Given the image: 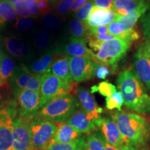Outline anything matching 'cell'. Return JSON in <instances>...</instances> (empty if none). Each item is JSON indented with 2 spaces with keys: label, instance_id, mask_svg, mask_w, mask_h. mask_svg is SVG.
I'll return each mask as SVG.
<instances>
[{
  "label": "cell",
  "instance_id": "39",
  "mask_svg": "<svg viewBox=\"0 0 150 150\" xmlns=\"http://www.w3.org/2000/svg\"><path fill=\"white\" fill-rule=\"evenodd\" d=\"M141 22L144 35L148 40H150V11L145 16L142 17Z\"/></svg>",
  "mask_w": 150,
  "mask_h": 150
},
{
  "label": "cell",
  "instance_id": "21",
  "mask_svg": "<svg viewBox=\"0 0 150 150\" xmlns=\"http://www.w3.org/2000/svg\"><path fill=\"white\" fill-rule=\"evenodd\" d=\"M49 72L67 83L74 82L72 79L69 65L68 56L61 54L52 63Z\"/></svg>",
  "mask_w": 150,
  "mask_h": 150
},
{
  "label": "cell",
  "instance_id": "5",
  "mask_svg": "<svg viewBox=\"0 0 150 150\" xmlns=\"http://www.w3.org/2000/svg\"><path fill=\"white\" fill-rule=\"evenodd\" d=\"M17 117L15 97L0 99V150H13L14 121Z\"/></svg>",
  "mask_w": 150,
  "mask_h": 150
},
{
  "label": "cell",
  "instance_id": "46",
  "mask_svg": "<svg viewBox=\"0 0 150 150\" xmlns=\"http://www.w3.org/2000/svg\"><path fill=\"white\" fill-rule=\"evenodd\" d=\"M127 147L123 148V149H122V148L115 147H114V146L109 145V144H108L107 142H106V141H105V150H125Z\"/></svg>",
  "mask_w": 150,
  "mask_h": 150
},
{
  "label": "cell",
  "instance_id": "6",
  "mask_svg": "<svg viewBox=\"0 0 150 150\" xmlns=\"http://www.w3.org/2000/svg\"><path fill=\"white\" fill-rule=\"evenodd\" d=\"M76 82L67 83L57 77L52 72H47L42 75L40 87V108H42L49 102L65 95L74 96L77 91Z\"/></svg>",
  "mask_w": 150,
  "mask_h": 150
},
{
  "label": "cell",
  "instance_id": "33",
  "mask_svg": "<svg viewBox=\"0 0 150 150\" xmlns=\"http://www.w3.org/2000/svg\"><path fill=\"white\" fill-rule=\"evenodd\" d=\"M51 35L47 30L41 29L35 35L34 44L35 46L38 49H45L50 44Z\"/></svg>",
  "mask_w": 150,
  "mask_h": 150
},
{
  "label": "cell",
  "instance_id": "49",
  "mask_svg": "<svg viewBox=\"0 0 150 150\" xmlns=\"http://www.w3.org/2000/svg\"><path fill=\"white\" fill-rule=\"evenodd\" d=\"M49 1H50V4L52 6H54V5H56V4H58L59 0H49Z\"/></svg>",
  "mask_w": 150,
  "mask_h": 150
},
{
  "label": "cell",
  "instance_id": "19",
  "mask_svg": "<svg viewBox=\"0 0 150 150\" xmlns=\"http://www.w3.org/2000/svg\"><path fill=\"white\" fill-rule=\"evenodd\" d=\"M142 8H149L145 0H113L111 7L118 16H127Z\"/></svg>",
  "mask_w": 150,
  "mask_h": 150
},
{
  "label": "cell",
  "instance_id": "30",
  "mask_svg": "<svg viewBox=\"0 0 150 150\" xmlns=\"http://www.w3.org/2000/svg\"><path fill=\"white\" fill-rule=\"evenodd\" d=\"M98 92L106 97H110L117 92L116 87L112 83H109L108 81L100 82L97 86H93L91 88V93H96Z\"/></svg>",
  "mask_w": 150,
  "mask_h": 150
},
{
  "label": "cell",
  "instance_id": "38",
  "mask_svg": "<svg viewBox=\"0 0 150 150\" xmlns=\"http://www.w3.org/2000/svg\"><path fill=\"white\" fill-rule=\"evenodd\" d=\"M24 4L31 17L36 18L37 16H40V14L38 6L37 0H24Z\"/></svg>",
  "mask_w": 150,
  "mask_h": 150
},
{
  "label": "cell",
  "instance_id": "42",
  "mask_svg": "<svg viewBox=\"0 0 150 150\" xmlns=\"http://www.w3.org/2000/svg\"><path fill=\"white\" fill-rule=\"evenodd\" d=\"M108 26H100L97 27H90V35L106 34L108 33ZM88 36V37H89Z\"/></svg>",
  "mask_w": 150,
  "mask_h": 150
},
{
  "label": "cell",
  "instance_id": "45",
  "mask_svg": "<svg viewBox=\"0 0 150 150\" xmlns=\"http://www.w3.org/2000/svg\"><path fill=\"white\" fill-rule=\"evenodd\" d=\"M88 1L89 0H75L70 11L72 12H76L81 6H82L84 4H86Z\"/></svg>",
  "mask_w": 150,
  "mask_h": 150
},
{
  "label": "cell",
  "instance_id": "14",
  "mask_svg": "<svg viewBox=\"0 0 150 150\" xmlns=\"http://www.w3.org/2000/svg\"><path fill=\"white\" fill-rule=\"evenodd\" d=\"M59 50L62 54L68 57L85 56L95 61V54L91 49L88 48L86 41L83 39L69 38Z\"/></svg>",
  "mask_w": 150,
  "mask_h": 150
},
{
  "label": "cell",
  "instance_id": "22",
  "mask_svg": "<svg viewBox=\"0 0 150 150\" xmlns=\"http://www.w3.org/2000/svg\"><path fill=\"white\" fill-rule=\"evenodd\" d=\"M0 42L3 47L11 56L22 59L27 55V49L26 46L16 37L1 36Z\"/></svg>",
  "mask_w": 150,
  "mask_h": 150
},
{
  "label": "cell",
  "instance_id": "29",
  "mask_svg": "<svg viewBox=\"0 0 150 150\" xmlns=\"http://www.w3.org/2000/svg\"><path fill=\"white\" fill-rule=\"evenodd\" d=\"M86 147V136H84L74 142L69 144H61L52 142L45 150H84Z\"/></svg>",
  "mask_w": 150,
  "mask_h": 150
},
{
  "label": "cell",
  "instance_id": "25",
  "mask_svg": "<svg viewBox=\"0 0 150 150\" xmlns=\"http://www.w3.org/2000/svg\"><path fill=\"white\" fill-rule=\"evenodd\" d=\"M18 19L14 6L8 0L0 1V29H2L8 22H13Z\"/></svg>",
  "mask_w": 150,
  "mask_h": 150
},
{
  "label": "cell",
  "instance_id": "44",
  "mask_svg": "<svg viewBox=\"0 0 150 150\" xmlns=\"http://www.w3.org/2000/svg\"><path fill=\"white\" fill-rule=\"evenodd\" d=\"M138 51H139L140 53L150 60V40H147L143 43L138 49Z\"/></svg>",
  "mask_w": 150,
  "mask_h": 150
},
{
  "label": "cell",
  "instance_id": "3",
  "mask_svg": "<svg viewBox=\"0 0 150 150\" xmlns=\"http://www.w3.org/2000/svg\"><path fill=\"white\" fill-rule=\"evenodd\" d=\"M88 42L95 54V61L112 67L126 56L131 46V42L118 38L107 41L91 38Z\"/></svg>",
  "mask_w": 150,
  "mask_h": 150
},
{
  "label": "cell",
  "instance_id": "31",
  "mask_svg": "<svg viewBox=\"0 0 150 150\" xmlns=\"http://www.w3.org/2000/svg\"><path fill=\"white\" fill-rule=\"evenodd\" d=\"M123 104V97L120 91H117L110 97L106 98V106L108 110L117 109L118 111H121Z\"/></svg>",
  "mask_w": 150,
  "mask_h": 150
},
{
  "label": "cell",
  "instance_id": "4",
  "mask_svg": "<svg viewBox=\"0 0 150 150\" xmlns=\"http://www.w3.org/2000/svg\"><path fill=\"white\" fill-rule=\"evenodd\" d=\"M80 108L78 99L71 95H65L49 102L40 108L38 114L47 120L55 123L66 122L69 117Z\"/></svg>",
  "mask_w": 150,
  "mask_h": 150
},
{
  "label": "cell",
  "instance_id": "27",
  "mask_svg": "<svg viewBox=\"0 0 150 150\" xmlns=\"http://www.w3.org/2000/svg\"><path fill=\"white\" fill-rule=\"evenodd\" d=\"M148 8H142L131 13L127 16H118L115 18V21L121 23L127 30L133 29L135 27L137 21L145 12Z\"/></svg>",
  "mask_w": 150,
  "mask_h": 150
},
{
  "label": "cell",
  "instance_id": "48",
  "mask_svg": "<svg viewBox=\"0 0 150 150\" xmlns=\"http://www.w3.org/2000/svg\"><path fill=\"white\" fill-rule=\"evenodd\" d=\"M4 54V47L2 45H1V43L0 42V61H1V58H2Z\"/></svg>",
  "mask_w": 150,
  "mask_h": 150
},
{
  "label": "cell",
  "instance_id": "11",
  "mask_svg": "<svg viewBox=\"0 0 150 150\" xmlns=\"http://www.w3.org/2000/svg\"><path fill=\"white\" fill-rule=\"evenodd\" d=\"M72 79L76 83L86 81L94 77L95 61L85 56L68 57Z\"/></svg>",
  "mask_w": 150,
  "mask_h": 150
},
{
  "label": "cell",
  "instance_id": "53",
  "mask_svg": "<svg viewBox=\"0 0 150 150\" xmlns=\"http://www.w3.org/2000/svg\"><path fill=\"white\" fill-rule=\"evenodd\" d=\"M0 1H2V0H0Z\"/></svg>",
  "mask_w": 150,
  "mask_h": 150
},
{
  "label": "cell",
  "instance_id": "13",
  "mask_svg": "<svg viewBox=\"0 0 150 150\" xmlns=\"http://www.w3.org/2000/svg\"><path fill=\"white\" fill-rule=\"evenodd\" d=\"M80 107L91 117L93 120L96 122L97 126L98 127L99 121L102 116L101 114L103 112L102 108L99 107L94 97L90 93L88 90L85 88L81 87L77 89L76 93Z\"/></svg>",
  "mask_w": 150,
  "mask_h": 150
},
{
  "label": "cell",
  "instance_id": "32",
  "mask_svg": "<svg viewBox=\"0 0 150 150\" xmlns=\"http://www.w3.org/2000/svg\"><path fill=\"white\" fill-rule=\"evenodd\" d=\"M94 6L95 5H94L93 0H89L88 1L84 4L82 6H81L76 12H74L73 16L80 21L86 22L91 14Z\"/></svg>",
  "mask_w": 150,
  "mask_h": 150
},
{
  "label": "cell",
  "instance_id": "35",
  "mask_svg": "<svg viewBox=\"0 0 150 150\" xmlns=\"http://www.w3.org/2000/svg\"><path fill=\"white\" fill-rule=\"evenodd\" d=\"M93 74L94 76H96L100 79H105L111 74V72L106 65L95 61L94 65Z\"/></svg>",
  "mask_w": 150,
  "mask_h": 150
},
{
  "label": "cell",
  "instance_id": "20",
  "mask_svg": "<svg viewBox=\"0 0 150 150\" xmlns=\"http://www.w3.org/2000/svg\"><path fill=\"white\" fill-rule=\"evenodd\" d=\"M84 136L67 123H61L58 126L53 142L56 143L69 144L79 140Z\"/></svg>",
  "mask_w": 150,
  "mask_h": 150
},
{
  "label": "cell",
  "instance_id": "24",
  "mask_svg": "<svg viewBox=\"0 0 150 150\" xmlns=\"http://www.w3.org/2000/svg\"><path fill=\"white\" fill-rule=\"evenodd\" d=\"M16 68V65L13 60L7 54H4L0 61V87L10 83Z\"/></svg>",
  "mask_w": 150,
  "mask_h": 150
},
{
  "label": "cell",
  "instance_id": "2",
  "mask_svg": "<svg viewBox=\"0 0 150 150\" xmlns=\"http://www.w3.org/2000/svg\"><path fill=\"white\" fill-rule=\"evenodd\" d=\"M117 83L127 108L140 113H150V96L133 72L126 70L120 74Z\"/></svg>",
  "mask_w": 150,
  "mask_h": 150
},
{
  "label": "cell",
  "instance_id": "47",
  "mask_svg": "<svg viewBox=\"0 0 150 150\" xmlns=\"http://www.w3.org/2000/svg\"><path fill=\"white\" fill-rule=\"evenodd\" d=\"M8 1L13 6H16L24 2V0H8Z\"/></svg>",
  "mask_w": 150,
  "mask_h": 150
},
{
  "label": "cell",
  "instance_id": "15",
  "mask_svg": "<svg viewBox=\"0 0 150 150\" xmlns=\"http://www.w3.org/2000/svg\"><path fill=\"white\" fill-rule=\"evenodd\" d=\"M132 72L150 93V60L138 51L132 63Z\"/></svg>",
  "mask_w": 150,
  "mask_h": 150
},
{
  "label": "cell",
  "instance_id": "8",
  "mask_svg": "<svg viewBox=\"0 0 150 150\" xmlns=\"http://www.w3.org/2000/svg\"><path fill=\"white\" fill-rule=\"evenodd\" d=\"M42 75L33 74L24 65L16 67L10 80L11 88L14 93L24 89L40 92Z\"/></svg>",
  "mask_w": 150,
  "mask_h": 150
},
{
  "label": "cell",
  "instance_id": "7",
  "mask_svg": "<svg viewBox=\"0 0 150 150\" xmlns=\"http://www.w3.org/2000/svg\"><path fill=\"white\" fill-rule=\"evenodd\" d=\"M57 129V125L44 119L38 113L32 116L30 120L31 150L47 149L53 142Z\"/></svg>",
  "mask_w": 150,
  "mask_h": 150
},
{
  "label": "cell",
  "instance_id": "1",
  "mask_svg": "<svg viewBox=\"0 0 150 150\" xmlns=\"http://www.w3.org/2000/svg\"><path fill=\"white\" fill-rule=\"evenodd\" d=\"M112 118L127 147L140 149L146 145L149 140L150 126L145 118L138 114L124 111L115 112Z\"/></svg>",
  "mask_w": 150,
  "mask_h": 150
},
{
  "label": "cell",
  "instance_id": "50",
  "mask_svg": "<svg viewBox=\"0 0 150 150\" xmlns=\"http://www.w3.org/2000/svg\"><path fill=\"white\" fill-rule=\"evenodd\" d=\"M125 150H145V149H136V148H132V147H127Z\"/></svg>",
  "mask_w": 150,
  "mask_h": 150
},
{
  "label": "cell",
  "instance_id": "23",
  "mask_svg": "<svg viewBox=\"0 0 150 150\" xmlns=\"http://www.w3.org/2000/svg\"><path fill=\"white\" fill-rule=\"evenodd\" d=\"M108 31L110 34L120 39L127 40L129 42L138 40L140 38V34L135 29L127 30L125 27L120 22L115 20L108 25Z\"/></svg>",
  "mask_w": 150,
  "mask_h": 150
},
{
  "label": "cell",
  "instance_id": "9",
  "mask_svg": "<svg viewBox=\"0 0 150 150\" xmlns=\"http://www.w3.org/2000/svg\"><path fill=\"white\" fill-rule=\"evenodd\" d=\"M18 110V116L31 117L38 113L40 110V92L24 89L14 93Z\"/></svg>",
  "mask_w": 150,
  "mask_h": 150
},
{
  "label": "cell",
  "instance_id": "40",
  "mask_svg": "<svg viewBox=\"0 0 150 150\" xmlns=\"http://www.w3.org/2000/svg\"><path fill=\"white\" fill-rule=\"evenodd\" d=\"M37 3L40 15L47 14L51 11V4L49 0H37Z\"/></svg>",
  "mask_w": 150,
  "mask_h": 150
},
{
  "label": "cell",
  "instance_id": "12",
  "mask_svg": "<svg viewBox=\"0 0 150 150\" xmlns=\"http://www.w3.org/2000/svg\"><path fill=\"white\" fill-rule=\"evenodd\" d=\"M98 128L102 133L105 141L109 145L115 147H127L124 143L119 129H118L115 122L112 117H102L99 121Z\"/></svg>",
  "mask_w": 150,
  "mask_h": 150
},
{
  "label": "cell",
  "instance_id": "37",
  "mask_svg": "<svg viewBox=\"0 0 150 150\" xmlns=\"http://www.w3.org/2000/svg\"><path fill=\"white\" fill-rule=\"evenodd\" d=\"M75 0H64L61 2L58 3L56 9V12L57 16L59 17H61L65 16L67 13L71 10L73 4H74Z\"/></svg>",
  "mask_w": 150,
  "mask_h": 150
},
{
  "label": "cell",
  "instance_id": "36",
  "mask_svg": "<svg viewBox=\"0 0 150 150\" xmlns=\"http://www.w3.org/2000/svg\"><path fill=\"white\" fill-rule=\"evenodd\" d=\"M34 26V22L32 19L29 18H18L15 23L14 27L21 31H27L31 29Z\"/></svg>",
  "mask_w": 150,
  "mask_h": 150
},
{
  "label": "cell",
  "instance_id": "51",
  "mask_svg": "<svg viewBox=\"0 0 150 150\" xmlns=\"http://www.w3.org/2000/svg\"><path fill=\"white\" fill-rule=\"evenodd\" d=\"M64 1V0H59V1H58V3L61 2V1Z\"/></svg>",
  "mask_w": 150,
  "mask_h": 150
},
{
  "label": "cell",
  "instance_id": "26",
  "mask_svg": "<svg viewBox=\"0 0 150 150\" xmlns=\"http://www.w3.org/2000/svg\"><path fill=\"white\" fill-rule=\"evenodd\" d=\"M69 31L72 38L83 39L87 41L90 35V27L86 22L74 19L71 20L69 24Z\"/></svg>",
  "mask_w": 150,
  "mask_h": 150
},
{
  "label": "cell",
  "instance_id": "17",
  "mask_svg": "<svg viewBox=\"0 0 150 150\" xmlns=\"http://www.w3.org/2000/svg\"><path fill=\"white\" fill-rule=\"evenodd\" d=\"M61 54V52L58 48L47 50L38 60L31 63L28 69L33 74H44L50 71L52 63Z\"/></svg>",
  "mask_w": 150,
  "mask_h": 150
},
{
  "label": "cell",
  "instance_id": "28",
  "mask_svg": "<svg viewBox=\"0 0 150 150\" xmlns=\"http://www.w3.org/2000/svg\"><path fill=\"white\" fill-rule=\"evenodd\" d=\"M84 150H105V140L100 131H95L86 136Z\"/></svg>",
  "mask_w": 150,
  "mask_h": 150
},
{
  "label": "cell",
  "instance_id": "43",
  "mask_svg": "<svg viewBox=\"0 0 150 150\" xmlns=\"http://www.w3.org/2000/svg\"><path fill=\"white\" fill-rule=\"evenodd\" d=\"M113 0H93L95 6L99 8L111 9Z\"/></svg>",
  "mask_w": 150,
  "mask_h": 150
},
{
  "label": "cell",
  "instance_id": "10",
  "mask_svg": "<svg viewBox=\"0 0 150 150\" xmlns=\"http://www.w3.org/2000/svg\"><path fill=\"white\" fill-rule=\"evenodd\" d=\"M31 117L18 116L14 121L13 150H31Z\"/></svg>",
  "mask_w": 150,
  "mask_h": 150
},
{
  "label": "cell",
  "instance_id": "52",
  "mask_svg": "<svg viewBox=\"0 0 150 150\" xmlns=\"http://www.w3.org/2000/svg\"><path fill=\"white\" fill-rule=\"evenodd\" d=\"M34 150H45V149H34Z\"/></svg>",
  "mask_w": 150,
  "mask_h": 150
},
{
  "label": "cell",
  "instance_id": "41",
  "mask_svg": "<svg viewBox=\"0 0 150 150\" xmlns=\"http://www.w3.org/2000/svg\"><path fill=\"white\" fill-rule=\"evenodd\" d=\"M14 8L15 10H16V13L18 16L21 17L22 18L31 17V14L29 13V11L27 10V6H26L25 4H24V1L21 4H20L16 6H14Z\"/></svg>",
  "mask_w": 150,
  "mask_h": 150
},
{
  "label": "cell",
  "instance_id": "34",
  "mask_svg": "<svg viewBox=\"0 0 150 150\" xmlns=\"http://www.w3.org/2000/svg\"><path fill=\"white\" fill-rule=\"evenodd\" d=\"M60 20H61L57 15L51 13L44 15L42 18V22L45 27L52 31H56L59 29L61 26Z\"/></svg>",
  "mask_w": 150,
  "mask_h": 150
},
{
  "label": "cell",
  "instance_id": "16",
  "mask_svg": "<svg viewBox=\"0 0 150 150\" xmlns=\"http://www.w3.org/2000/svg\"><path fill=\"white\" fill-rule=\"evenodd\" d=\"M66 123L84 134H90L97 131L96 122L93 120L81 108L76 110L67 119Z\"/></svg>",
  "mask_w": 150,
  "mask_h": 150
},
{
  "label": "cell",
  "instance_id": "18",
  "mask_svg": "<svg viewBox=\"0 0 150 150\" xmlns=\"http://www.w3.org/2000/svg\"><path fill=\"white\" fill-rule=\"evenodd\" d=\"M117 14L112 9L102 8L95 6L86 23L89 27H97L106 26L115 20Z\"/></svg>",
  "mask_w": 150,
  "mask_h": 150
}]
</instances>
